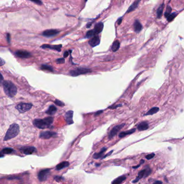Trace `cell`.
<instances>
[{"label":"cell","instance_id":"cell-1","mask_svg":"<svg viewBox=\"0 0 184 184\" xmlns=\"http://www.w3.org/2000/svg\"><path fill=\"white\" fill-rule=\"evenodd\" d=\"M53 122V117H45L44 119H36L33 121V124L40 129H44L50 128Z\"/></svg>","mask_w":184,"mask_h":184},{"label":"cell","instance_id":"cell-2","mask_svg":"<svg viewBox=\"0 0 184 184\" xmlns=\"http://www.w3.org/2000/svg\"><path fill=\"white\" fill-rule=\"evenodd\" d=\"M4 93L7 96L13 97L15 96L17 93V88L13 82L10 81H4L2 82Z\"/></svg>","mask_w":184,"mask_h":184},{"label":"cell","instance_id":"cell-3","mask_svg":"<svg viewBox=\"0 0 184 184\" xmlns=\"http://www.w3.org/2000/svg\"><path fill=\"white\" fill-rule=\"evenodd\" d=\"M19 132V127L18 124L14 123L10 126L9 128L7 131L4 138V141L10 140L18 135Z\"/></svg>","mask_w":184,"mask_h":184},{"label":"cell","instance_id":"cell-4","mask_svg":"<svg viewBox=\"0 0 184 184\" xmlns=\"http://www.w3.org/2000/svg\"><path fill=\"white\" fill-rule=\"evenodd\" d=\"M91 70L86 68H77L76 69L71 70L70 72V74L73 77L80 75L81 74H85L87 73L91 72Z\"/></svg>","mask_w":184,"mask_h":184},{"label":"cell","instance_id":"cell-5","mask_svg":"<svg viewBox=\"0 0 184 184\" xmlns=\"http://www.w3.org/2000/svg\"><path fill=\"white\" fill-rule=\"evenodd\" d=\"M152 170H151V168H149V167H148V168H146L145 169H143L141 171H140L138 173V176L136 178V179H135L134 181H133V183H135L138 182V181L140 179L143 178H145L148 176L149 175H150V174L151 173Z\"/></svg>","mask_w":184,"mask_h":184},{"label":"cell","instance_id":"cell-6","mask_svg":"<svg viewBox=\"0 0 184 184\" xmlns=\"http://www.w3.org/2000/svg\"><path fill=\"white\" fill-rule=\"evenodd\" d=\"M33 107V104L28 103H21L16 106V108L18 110V112L21 113H23L29 111Z\"/></svg>","mask_w":184,"mask_h":184},{"label":"cell","instance_id":"cell-7","mask_svg":"<svg viewBox=\"0 0 184 184\" xmlns=\"http://www.w3.org/2000/svg\"><path fill=\"white\" fill-rule=\"evenodd\" d=\"M50 173V168H45L43 170H41L38 173V179L40 181H45L49 176Z\"/></svg>","mask_w":184,"mask_h":184},{"label":"cell","instance_id":"cell-8","mask_svg":"<svg viewBox=\"0 0 184 184\" xmlns=\"http://www.w3.org/2000/svg\"><path fill=\"white\" fill-rule=\"evenodd\" d=\"M124 126H125V124L123 123V124H121L119 125H117V126L113 128L111 130V131L110 132V133L109 134V138L111 139L113 138V137H114L116 135L118 132H119L120 130H121L124 127Z\"/></svg>","mask_w":184,"mask_h":184},{"label":"cell","instance_id":"cell-9","mask_svg":"<svg viewBox=\"0 0 184 184\" xmlns=\"http://www.w3.org/2000/svg\"><path fill=\"white\" fill-rule=\"evenodd\" d=\"M22 152L25 154H31L36 152L37 150L34 146H23L19 149Z\"/></svg>","mask_w":184,"mask_h":184},{"label":"cell","instance_id":"cell-10","mask_svg":"<svg viewBox=\"0 0 184 184\" xmlns=\"http://www.w3.org/2000/svg\"><path fill=\"white\" fill-rule=\"evenodd\" d=\"M60 33V31L56 29H49L46 30L42 32V35L45 37H51L56 35H57L58 33Z\"/></svg>","mask_w":184,"mask_h":184},{"label":"cell","instance_id":"cell-11","mask_svg":"<svg viewBox=\"0 0 184 184\" xmlns=\"http://www.w3.org/2000/svg\"><path fill=\"white\" fill-rule=\"evenodd\" d=\"M56 135H57V134L55 132H52V131H44V132H42L40 134V138L42 139H49L53 136H56Z\"/></svg>","mask_w":184,"mask_h":184},{"label":"cell","instance_id":"cell-12","mask_svg":"<svg viewBox=\"0 0 184 184\" xmlns=\"http://www.w3.org/2000/svg\"><path fill=\"white\" fill-rule=\"evenodd\" d=\"M15 54L17 57L20 58H28L31 56L30 53L23 50L17 51Z\"/></svg>","mask_w":184,"mask_h":184},{"label":"cell","instance_id":"cell-13","mask_svg":"<svg viewBox=\"0 0 184 184\" xmlns=\"http://www.w3.org/2000/svg\"><path fill=\"white\" fill-rule=\"evenodd\" d=\"M73 115V112L72 111V110H69V111L67 112L65 115V121L66 122H67V124L69 125L72 124L74 123L73 122V119H72Z\"/></svg>","mask_w":184,"mask_h":184},{"label":"cell","instance_id":"cell-14","mask_svg":"<svg viewBox=\"0 0 184 184\" xmlns=\"http://www.w3.org/2000/svg\"><path fill=\"white\" fill-rule=\"evenodd\" d=\"M41 48H49L51 49V50L57 51L58 52H61V48L62 47V45L61 44L57 45H49V44H43V45H42Z\"/></svg>","mask_w":184,"mask_h":184},{"label":"cell","instance_id":"cell-15","mask_svg":"<svg viewBox=\"0 0 184 184\" xmlns=\"http://www.w3.org/2000/svg\"><path fill=\"white\" fill-rule=\"evenodd\" d=\"M100 40L99 36H96L90 39L89 41V44L92 47H95V46L98 45L100 44Z\"/></svg>","mask_w":184,"mask_h":184},{"label":"cell","instance_id":"cell-16","mask_svg":"<svg viewBox=\"0 0 184 184\" xmlns=\"http://www.w3.org/2000/svg\"><path fill=\"white\" fill-rule=\"evenodd\" d=\"M107 148H103L101 150H100L99 152L95 153H94V156H93V158L95 159H103V157H104V154L105 152L106 151Z\"/></svg>","mask_w":184,"mask_h":184},{"label":"cell","instance_id":"cell-17","mask_svg":"<svg viewBox=\"0 0 184 184\" xmlns=\"http://www.w3.org/2000/svg\"><path fill=\"white\" fill-rule=\"evenodd\" d=\"M103 28H104V24L102 22H99V23H98L96 24L94 30H95V32L96 33L97 35H98V34H99V33L101 32L103 30Z\"/></svg>","mask_w":184,"mask_h":184},{"label":"cell","instance_id":"cell-18","mask_svg":"<svg viewBox=\"0 0 184 184\" xmlns=\"http://www.w3.org/2000/svg\"><path fill=\"white\" fill-rule=\"evenodd\" d=\"M133 27L134 31L137 33H139L142 30V29H143V26H142L141 24L140 23V22L138 20H136L134 21Z\"/></svg>","mask_w":184,"mask_h":184},{"label":"cell","instance_id":"cell-19","mask_svg":"<svg viewBox=\"0 0 184 184\" xmlns=\"http://www.w3.org/2000/svg\"><path fill=\"white\" fill-rule=\"evenodd\" d=\"M70 165V163L68 162V161H63V162H61L60 164H58L57 166H56V169L57 171H60L62 170V169L64 168L67 167L69 166Z\"/></svg>","mask_w":184,"mask_h":184},{"label":"cell","instance_id":"cell-20","mask_svg":"<svg viewBox=\"0 0 184 184\" xmlns=\"http://www.w3.org/2000/svg\"><path fill=\"white\" fill-rule=\"evenodd\" d=\"M149 128V124L148 123H146V122H141V123H140L137 129L139 131H144V130H146Z\"/></svg>","mask_w":184,"mask_h":184},{"label":"cell","instance_id":"cell-21","mask_svg":"<svg viewBox=\"0 0 184 184\" xmlns=\"http://www.w3.org/2000/svg\"><path fill=\"white\" fill-rule=\"evenodd\" d=\"M140 1V0H137V1H136L134 2H133V4H132L131 6L129 7L128 10H127L126 11V13H130V12L134 10L137 8V7H138Z\"/></svg>","mask_w":184,"mask_h":184},{"label":"cell","instance_id":"cell-22","mask_svg":"<svg viewBox=\"0 0 184 184\" xmlns=\"http://www.w3.org/2000/svg\"><path fill=\"white\" fill-rule=\"evenodd\" d=\"M126 179V177L124 176H120L119 177L117 178L116 179L112 181V184H121L123 181Z\"/></svg>","mask_w":184,"mask_h":184},{"label":"cell","instance_id":"cell-23","mask_svg":"<svg viewBox=\"0 0 184 184\" xmlns=\"http://www.w3.org/2000/svg\"><path fill=\"white\" fill-rule=\"evenodd\" d=\"M57 108H56L55 105H50L47 111H46V113L48 115H52L55 114L56 113V112H57Z\"/></svg>","mask_w":184,"mask_h":184},{"label":"cell","instance_id":"cell-24","mask_svg":"<svg viewBox=\"0 0 184 184\" xmlns=\"http://www.w3.org/2000/svg\"><path fill=\"white\" fill-rule=\"evenodd\" d=\"M135 131H136V129H132L128 131L122 132L119 134V137H120V138H123V137L126 136L127 135H131L132 134H133V132H135Z\"/></svg>","mask_w":184,"mask_h":184},{"label":"cell","instance_id":"cell-25","mask_svg":"<svg viewBox=\"0 0 184 184\" xmlns=\"http://www.w3.org/2000/svg\"><path fill=\"white\" fill-rule=\"evenodd\" d=\"M14 152V150L10 148H4L2 150V151L1 152V157H3V154H10Z\"/></svg>","mask_w":184,"mask_h":184},{"label":"cell","instance_id":"cell-26","mask_svg":"<svg viewBox=\"0 0 184 184\" xmlns=\"http://www.w3.org/2000/svg\"><path fill=\"white\" fill-rule=\"evenodd\" d=\"M119 48H120V43L119 40H117L116 41H114V43H113L112 47H111V50L113 52H116V51L118 50Z\"/></svg>","mask_w":184,"mask_h":184},{"label":"cell","instance_id":"cell-27","mask_svg":"<svg viewBox=\"0 0 184 184\" xmlns=\"http://www.w3.org/2000/svg\"><path fill=\"white\" fill-rule=\"evenodd\" d=\"M164 8V4H161V6L158 8L157 11V18H160L161 17L162 14H163Z\"/></svg>","mask_w":184,"mask_h":184},{"label":"cell","instance_id":"cell-28","mask_svg":"<svg viewBox=\"0 0 184 184\" xmlns=\"http://www.w3.org/2000/svg\"><path fill=\"white\" fill-rule=\"evenodd\" d=\"M159 110V108L158 107H153L152 108H151L149 112H147V113L145 114V115H152L154 114H156L157 112Z\"/></svg>","mask_w":184,"mask_h":184},{"label":"cell","instance_id":"cell-29","mask_svg":"<svg viewBox=\"0 0 184 184\" xmlns=\"http://www.w3.org/2000/svg\"><path fill=\"white\" fill-rule=\"evenodd\" d=\"M96 36H97L96 33L94 29H92V30H89L87 32V34H86L85 37L87 38H90L94 37H95Z\"/></svg>","mask_w":184,"mask_h":184},{"label":"cell","instance_id":"cell-30","mask_svg":"<svg viewBox=\"0 0 184 184\" xmlns=\"http://www.w3.org/2000/svg\"><path fill=\"white\" fill-rule=\"evenodd\" d=\"M41 69L42 70H46L49 71L50 72H53V68L51 66L47 65H42L41 67Z\"/></svg>","mask_w":184,"mask_h":184},{"label":"cell","instance_id":"cell-31","mask_svg":"<svg viewBox=\"0 0 184 184\" xmlns=\"http://www.w3.org/2000/svg\"><path fill=\"white\" fill-rule=\"evenodd\" d=\"M171 11H172L171 7L170 6L167 7L166 11L165 13V14H164V16H165L166 18H167L171 14Z\"/></svg>","mask_w":184,"mask_h":184},{"label":"cell","instance_id":"cell-32","mask_svg":"<svg viewBox=\"0 0 184 184\" xmlns=\"http://www.w3.org/2000/svg\"><path fill=\"white\" fill-rule=\"evenodd\" d=\"M177 15V14H176L175 13H173L171 14V15L169 16L167 18V20L168 22H170L171 21H172L175 18L176 16Z\"/></svg>","mask_w":184,"mask_h":184},{"label":"cell","instance_id":"cell-33","mask_svg":"<svg viewBox=\"0 0 184 184\" xmlns=\"http://www.w3.org/2000/svg\"><path fill=\"white\" fill-rule=\"evenodd\" d=\"M54 179H55V180L57 181V182H60V181H63L64 180V178L63 176H55V177H54Z\"/></svg>","mask_w":184,"mask_h":184},{"label":"cell","instance_id":"cell-34","mask_svg":"<svg viewBox=\"0 0 184 184\" xmlns=\"http://www.w3.org/2000/svg\"><path fill=\"white\" fill-rule=\"evenodd\" d=\"M56 63L58 64H64L65 63L64 58L57 59L56 60Z\"/></svg>","mask_w":184,"mask_h":184},{"label":"cell","instance_id":"cell-35","mask_svg":"<svg viewBox=\"0 0 184 184\" xmlns=\"http://www.w3.org/2000/svg\"><path fill=\"white\" fill-rule=\"evenodd\" d=\"M55 104H56L58 105V106H64V103H63L62 101H60V100H56L55 101Z\"/></svg>","mask_w":184,"mask_h":184},{"label":"cell","instance_id":"cell-36","mask_svg":"<svg viewBox=\"0 0 184 184\" xmlns=\"http://www.w3.org/2000/svg\"><path fill=\"white\" fill-rule=\"evenodd\" d=\"M154 156H155V154L152 153H151V154H148V155H147L145 157H146V158L147 159H151L152 158H153L154 157Z\"/></svg>","mask_w":184,"mask_h":184},{"label":"cell","instance_id":"cell-37","mask_svg":"<svg viewBox=\"0 0 184 184\" xmlns=\"http://www.w3.org/2000/svg\"><path fill=\"white\" fill-rule=\"evenodd\" d=\"M29 1H30L31 2H34V3H35L37 4L41 5L42 4V2L41 0H29Z\"/></svg>","mask_w":184,"mask_h":184},{"label":"cell","instance_id":"cell-38","mask_svg":"<svg viewBox=\"0 0 184 184\" xmlns=\"http://www.w3.org/2000/svg\"><path fill=\"white\" fill-rule=\"evenodd\" d=\"M113 151H114L112 150V151H110V152H109V153H107L106 154H105V155H104V156L103 157V159H104V158H105L107 157V156H109L110 155H111V153L113 152Z\"/></svg>","mask_w":184,"mask_h":184},{"label":"cell","instance_id":"cell-39","mask_svg":"<svg viewBox=\"0 0 184 184\" xmlns=\"http://www.w3.org/2000/svg\"><path fill=\"white\" fill-rule=\"evenodd\" d=\"M69 55V52H68V51H65L64 53V58H67V57H68Z\"/></svg>","mask_w":184,"mask_h":184},{"label":"cell","instance_id":"cell-40","mask_svg":"<svg viewBox=\"0 0 184 184\" xmlns=\"http://www.w3.org/2000/svg\"><path fill=\"white\" fill-rule=\"evenodd\" d=\"M10 35L9 33H8L7 34V40L9 43H10Z\"/></svg>","mask_w":184,"mask_h":184},{"label":"cell","instance_id":"cell-41","mask_svg":"<svg viewBox=\"0 0 184 184\" xmlns=\"http://www.w3.org/2000/svg\"><path fill=\"white\" fill-rule=\"evenodd\" d=\"M5 64V61L3 60V59H2V58H1V64H0V66H3L4 64Z\"/></svg>","mask_w":184,"mask_h":184},{"label":"cell","instance_id":"cell-42","mask_svg":"<svg viewBox=\"0 0 184 184\" xmlns=\"http://www.w3.org/2000/svg\"><path fill=\"white\" fill-rule=\"evenodd\" d=\"M103 112V110H100V111H98L97 112H96L95 113V115H96V116H97V115H98L100 114V113H101V112Z\"/></svg>","mask_w":184,"mask_h":184},{"label":"cell","instance_id":"cell-43","mask_svg":"<svg viewBox=\"0 0 184 184\" xmlns=\"http://www.w3.org/2000/svg\"><path fill=\"white\" fill-rule=\"evenodd\" d=\"M153 184H162V182L161 181H156V182H154Z\"/></svg>","mask_w":184,"mask_h":184},{"label":"cell","instance_id":"cell-44","mask_svg":"<svg viewBox=\"0 0 184 184\" xmlns=\"http://www.w3.org/2000/svg\"><path fill=\"white\" fill-rule=\"evenodd\" d=\"M122 18H120L118 20V24H121V23H122Z\"/></svg>","mask_w":184,"mask_h":184},{"label":"cell","instance_id":"cell-45","mask_svg":"<svg viewBox=\"0 0 184 184\" xmlns=\"http://www.w3.org/2000/svg\"><path fill=\"white\" fill-rule=\"evenodd\" d=\"M1 82H2V81H3V76H2V74H1Z\"/></svg>","mask_w":184,"mask_h":184},{"label":"cell","instance_id":"cell-46","mask_svg":"<svg viewBox=\"0 0 184 184\" xmlns=\"http://www.w3.org/2000/svg\"><path fill=\"white\" fill-rule=\"evenodd\" d=\"M87 1H88V0H85V2H87Z\"/></svg>","mask_w":184,"mask_h":184}]
</instances>
